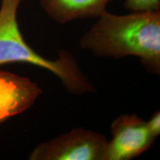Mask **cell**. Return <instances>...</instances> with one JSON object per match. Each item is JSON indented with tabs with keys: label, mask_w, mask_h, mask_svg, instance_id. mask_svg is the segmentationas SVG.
Returning a JSON list of instances; mask_svg holds the SVG:
<instances>
[{
	"label": "cell",
	"mask_w": 160,
	"mask_h": 160,
	"mask_svg": "<svg viewBox=\"0 0 160 160\" xmlns=\"http://www.w3.org/2000/svg\"><path fill=\"white\" fill-rule=\"evenodd\" d=\"M42 90L28 78L0 70V125L30 108Z\"/></svg>",
	"instance_id": "cell-5"
},
{
	"label": "cell",
	"mask_w": 160,
	"mask_h": 160,
	"mask_svg": "<svg viewBox=\"0 0 160 160\" xmlns=\"http://www.w3.org/2000/svg\"><path fill=\"white\" fill-rule=\"evenodd\" d=\"M147 125L150 132L155 138L160 134V112L157 111L147 121Z\"/></svg>",
	"instance_id": "cell-8"
},
{
	"label": "cell",
	"mask_w": 160,
	"mask_h": 160,
	"mask_svg": "<svg viewBox=\"0 0 160 160\" xmlns=\"http://www.w3.org/2000/svg\"><path fill=\"white\" fill-rule=\"evenodd\" d=\"M22 0H1L0 6V66L28 63L53 73L67 91L81 95L94 91L88 78L74 57L60 51L58 58L49 59L36 52L25 42L17 21V12Z\"/></svg>",
	"instance_id": "cell-2"
},
{
	"label": "cell",
	"mask_w": 160,
	"mask_h": 160,
	"mask_svg": "<svg viewBox=\"0 0 160 160\" xmlns=\"http://www.w3.org/2000/svg\"><path fill=\"white\" fill-rule=\"evenodd\" d=\"M107 138L91 130L77 128L44 142L30 154L31 160H105Z\"/></svg>",
	"instance_id": "cell-3"
},
{
	"label": "cell",
	"mask_w": 160,
	"mask_h": 160,
	"mask_svg": "<svg viewBox=\"0 0 160 160\" xmlns=\"http://www.w3.org/2000/svg\"><path fill=\"white\" fill-rule=\"evenodd\" d=\"M112 139L108 142L105 160H130L151 147L156 138L147 122L135 114L118 117L111 125Z\"/></svg>",
	"instance_id": "cell-4"
},
{
	"label": "cell",
	"mask_w": 160,
	"mask_h": 160,
	"mask_svg": "<svg viewBox=\"0 0 160 160\" xmlns=\"http://www.w3.org/2000/svg\"><path fill=\"white\" fill-rule=\"evenodd\" d=\"M125 8L133 12L160 11V0H124Z\"/></svg>",
	"instance_id": "cell-7"
},
{
	"label": "cell",
	"mask_w": 160,
	"mask_h": 160,
	"mask_svg": "<svg viewBox=\"0 0 160 160\" xmlns=\"http://www.w3.org/2000/svg\"><path fill=\"white\" fill-rule=\"evenodd\" d=\"M52 20L65 24L77 19L97 18L112 0H38Z\"/></svg>",
	"instance_id": "cell-6"
},
{
	"label": "cell",
	"mask_w": 160,
	"mask_h": 160,
	"mask_svg": "<svg viewBox=\"0 0 160 160\" xmlns=\"http://www.w3.org/2000/svg\"><path fill=\"white\" fill-rule=\"evenodd\" d=\"M79 46L98 57L139 58L144 67L160 73V11L117 15L105 11L82 36Z\"/></svg>",
	"instance_id": "cell-1"
}]
</instances>
